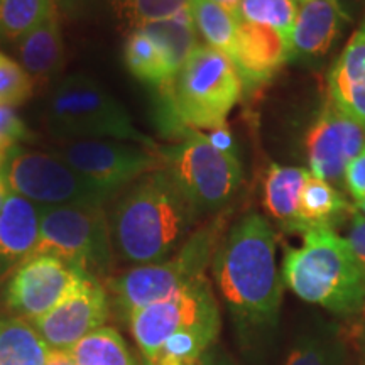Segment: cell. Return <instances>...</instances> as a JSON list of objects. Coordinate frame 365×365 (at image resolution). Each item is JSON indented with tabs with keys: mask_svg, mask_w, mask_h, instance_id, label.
Wrapping results in <instances>:
<instances>
[{
	"mask_svg": "<svg viewBox=\"0 0 365 365\" xmlns=\"http://www.w3.org/2000/svg\"><path fill=\"white\" fill-rule=\"evenodd\" d=\"M217 287L242 339L261 340L277 325L282 276L276 264V234L261 213H247L223 235L212 259Z\"/></svg>",
	"mask_w": 365,
	"mask_h": 365,
	"instance_id": "1",
	"label": "cell"
},
{
	"mask_svg": "<svg viewBox=\"0 0 365 365\" xmlns=\"http://www.w3.org/2000/svg\"><path fill=\"white\" fill-rule=\"evenodd\" d=\"M198 217L166 168H156L130 182L113 207L112 245L125 262H161L185 244Z\"/></svg>",
	"mask_w": 365,
	"mask_h": 365,
	"instance_id": "2",
	"label": "cell"
},
{
	"mask_svg": "<svg viewBox=\"0 0 365 365\" xmlns=\"http://www.w3.org/2000/svg\"><path fill=\"white\" fill-rule=\"evenodd\" d=\"M282 282L296 296L339 317H355L365 304V277L349 244L330 227L309 228L299 247L287 249Z\"/></svg>",
	"mask_w": 365,
	"mask_h": 365,
	"instance_id": "3",
	"label": "cell"
},
{
	"mask_svg": "<svg viewBox=\"0 0 365 365\" xmlns=\"http://www.w3.org/2000/svg\"><path fill=\"white\" fill-rule=\"evenodd\" d=\"M53 135L78 140H122L154 148L132 124L125 107L97 80L83 73L66 76L54 86L46 107Z\"/></svg>",
	"mask_w": 365,
	"mask_h": 365,
	"instance_id": "4",
	"label": "cell"
},
{
	"mask_svg": "<svg viewBox=\"0 0 365 365\" xmlns=\"http://www.w3.org/2000/svg\"><path fill=\"white\" fill-rule=\"evenodd\" d=\"M171 113L180 127L213 130L240 102L244 85L227 54L198 44L178 70L170 86Z\"/></svg>",
	"mask_w": 365,
	"mask_h": 365,
	"instance_id": "5",
	"label": "cell"
},
{
	"mask_svg": "<svg viewBox=\"0 0 365 365\" xmlns=\"http://www.w3.org/2000/svg\"><path fill=\"white\" fill-rule=\"evenodd\" d=\"M223 222L215 220L191 234L178 252L161 262L135 266L108 279L117 312L129 319L139 309L175 296L205 276L222 239Z\"/></svg>",
	"mask_w": 365,
	"mask_h": 365,
	"instance_id": "6",
	"label": "cell"
},
{
	"mask_svg": "<svg viewBox=\"0 0 365 365\" xmlns=\"http://www.w3.org/2000/svg\"><path fill=\"white\" fill-rule=\"evenodd\" d=\"M180 143L159 150L164 168L198 215L217 212L240 188L239 158L213 148L202 132L190 127H180Z\"/></svg>",
	"mask_w": 365,
	"mask_h": 365,
	"instance_id": "7",
	"label": "cell"
},
{
	"mask_svg": "<svg viewBox=\"0 0 365 365\" xmlns=\"http://www.w3.org/2000/svg\"><path fill=\"white\" fill-rule=\"evenodd\" d=\"M0 173L11 193L39 207H103L115 195L73 170L53 150L16 145L4 156Z\"/></svg>",
	"mask_w": 365,
	"mask_h": 365,
	"instance_id": "8",
	"label": "cell"
},
{
	"mask_svg": "<svg viewBox=\"0 0 365 365\" xmlns=\"http://www.w3.org/2000/svg\"><path fill=\"white\" fill-rule=\"evenodd\" d=\"M36 255H54L93 276L107 274L113 245L103 207L41 208L39 239L31 257Z\"/></svg>",
	"mask_w": 365,
	"mask_h": 365,
	"instance_id": "9",
	"label": "cell"
},
{
	"mask_svg": "<svg viewBox=\"0 0 365 365\" xmlns=\"http://www.w3.org/2000/svg\"><path fill=\"white\" fill-rule=\"evenodd\" d=\"M127 322L144 360H153L175 333L195 327L220 325V309L212 284L203 276L171 298L139 309Z\"/></svg>",
	"mask_w": 365,
	"mask_h": 365,
	"instance_id": "10",
	"label": "cell"
},
{
	"mask_svg": "<svg viewBox=\"0 0 365 365\" xmlns=\"http://www.w3.org/2000/svg\"><path fill=\"white\" fill-rule=\"evenodd\" d=\"M88 274L54 255H36L16 269L7 284L6 303L16 317L31 323L51 312Z\"/></svg>",
	"mask_w": 365,
	"mask_h": 365,
	"instance_id": "11",
	"label": "cell"
},
{
	"mask_svg": "<svg viewBox=\"0 0 365 365\" xmlns=\"http://www.w3.org/2000/svg\"><path fill=\"white\" fill-rule=\"evenodd\" d=\"M53 153L80 175L113 193L156 170L158 164L156 154L144 145L122 140H75Z\"/></svg>",
	"mask_w": 365,
	"mask_h": 365,
	"instance_id": "12",
	"label": "cell"
},
{
	"mask_svg": "<svg viewBox=\"0 0 365 365\" xmlns=\"http://www.w3.org/2000/svg\"><path fill=\"white\" fill-rule=\"evenodd\" d=\"M309 173L339 185L346 166L365 149V127L335 107L330 100L319 108L304 139Z\"/></svg>",
	"mask_w": 365,
	"mask_h": 365,
	"instance_id": "13",
	"label": "cell"
},
{
	"mask_svg": "<svg viewBox=\"0 0 365 365\" xmlns=\"http://www.w3.org/2000/svg\"><path fill=\"white\" fill-rule=\"evenodd\" d=\"M108 294L97 276L88 274L51 312L31 322L49 350L70 352L73 345L107 322Z\"/></svg>",
	"mask_w": 365,
	"mask_h": 365,
	"instance_id": "14",
	"label": "cell"
},
{
	"mask_svg": "<svg viewBox=\"0 0 365 365\" xmlns=\"http://www.w3.org/2000/svg\"><path fill=\"white\" fill-rule=\"evenodd\" d=\"M230 61L245 88H257L276 76L291 59V48L276 31L266 26L239 22V33Z\"/></svg>",
	"mask_w": 365,
	"mask_h": 365,
	"instance_id": "15",
	"label": "cell"
},
{
	"mask_svg": "<svg viewBox=\"0 0 365 365\" xmlns=\"http://www.w3.org/2000/svg\"><path fill=\"white\" fill-rule=\"evenodd\" d=\"M349 16L340 0H303L291 34V58H318L340 38Z\"/></svg>",
	"mask_w": 365,
	"mask_h": 365,
	"instance_id": "16",
	"label": "cell"
},
{
	"mask_svg": "<svg viewBox=\"0 0 365 365\" xmlns=\"http://www.w3.org/2000/svg\"><path fill=\"white\" fill-rule=\"evenodd\" d=\"M327 85L328 100L365 127V21L331 65Z\"/></svg>",
	"mask_w": 365,
	"mask_h": 365,
	"instance_id": "17",
	"label": "cell"
},
{
	"mask_svg": "<svg viewBox=\"0 0 365 365\" xmlns=\"http://www.w3.org/2000/svg\"><path fill=\"white\" fill-rule=\"evenodd\" d=\"M41 208L19 195H9L0 210V277L33 254L39 239Z\"/></svg>",
	"mask_w": 365,
	"mask_h": 365,
	"instance_id": "18",
	"label": "cell"
},
{
	"mask_svg": "<svg viewBox=\"0 0 365 365\" xmlns=\"http://www.w3.org/2000/svg\"><path fill=\"white\" fill-rule=\"evenodd\" d=\"M17 54L19 65L33 80H51L61 71L65 63V44L56 11L33 31L22 36Z\"/></svg>",
	"mask_w": 365,
	"mask_h": 365,
	"instance_id": "19",
	"label": "cell"
},
{
	"mask_svg": "<svg viewBox=\"0 0 365 365\" xmlns=\"http://www.w3.org/2000/svg\"><path fill=\"white\" fill-rule=\"evenodd\" d=\"M312 173L304 168L271 164L264 180V207L287 232H299L301 191Z\"/></svg>",
	"mask_w": 365,
	"mask_h": 365,
	"instance_id": "20",
	"label": "cell"
},
{
	"mask_svg": "<svg viewBox=\"0 0 365 365\" xmlns=\"http://www.w3.org/2000/svg\"><path fill=\"white\" fill-rule=\"evenodd\" d=\"M354 207L339 193L330 182L309 175L307 185L301 191L299 200V234L317 227H330L341 220L346 213H352Z\"/></svg>",
	"mask_w": 365,
	"mask_h": 365,
	"instance_id": "21",
	"label": "cell"
},
{
	"mask_svg": "<svg viewBox=\"0 0 365 365\" xmlns=\"http://www.w3.org/2000/svg\"><path fill=\"white\" fill-rule=\"evenodd\" d=\"M49 346L29 322L0 317V365H44Z\"/></svg>",
	"mask_w": 365,
	"mask_h": 365,
	"instance_id": "22",
	"label": "cell"
},
{
	"mask_svg": "<svg viewBox=\"0 0 365 365\" xmlns=\"http://www.w3.org/2000/svg\"><path fill=\"white\" fill-rule=\"evenodd\" d=\"M124 58L127 68L137 80L164 91L170 90L176 76L175 71L171 70L161 48L140 29H135L127 39Z\"/></svg>",
	"mask_w": 365,
	"mask_h": 365,
	"instance_id": "23",
	"label": "cell"
},
{
	"mask_svg": "<svg viewBox=\"0 0 365 365\" xmlns=\"http://www.w3.org/2000/svg\"><path fill=\"white\" fill-rule=\"evenodd\" d=\"M139 29L161 48L175 75L198 46L191 9H186L173 19L148 22Z\"/></svg>",
	"mask_w": 365,
	"mask_h": 365,
	"instance_id": "24",
	"label": "cell"
},
{
	"mask_svg": "<svg viewBox=\"0 0 365 365\" xmlns=\"http://www.w3.org/2000/svg\"><path fill=\"white\" fill-rule=\"evenodd\" d=\"M68 354L75 365H135L125 340L112 327L91 331Z\"/></svg>",
	"mask_w": 365,
	"mask_h": 365,
	"instance_id": "25",
	"label": "cell"
},
{
	"mask_svg": "<svg viewBox=\"0 0 365 365\" xmlns=\"http://www.w3.org/2000/svg\"><path fill=\"white\" fill-rule=\"evenodd\" d=\"M344 341L335 327H319L299 333L284 365H341Z\"/></svg>",
	"mask_w": 365,
	"mask_h": 365,
	"instance_id": "26",
	"label": "cell"
},
{
	"mask_svg": "<svg viewBox=\"0 0 365 365\" xmlns=\"http://www.w3.org/2000/svg\"><path fill=\"white\" fill-rule=\"evenodd\" d=\"M190 9L198 34L208 46L230 56L239 33V19L212 0H191Z\"/></svg>",
	"mask_w": 365,
	"mask_h": 365,
	"instance_id": "27",
	"label": "cell"
},
{
	"mask_svg": "<svg viewBox=\"0 0 365 365\" xmlns=\"http://www.w3.org/2000/svg\"><path fill=\"white\" fill-rule=\"evenodd\" d=\"M298 14L296 0H242L239 21L276 31L291 48V34Z\"/></svg>",
	"mask_w": 365,
	"mask_h": 365,
	"instance_id": "28",
	"label": "cell"
},
{
	"mask_svg": "<svg viewBox=\"0 0 365 365\" xmlns=\"http://www.w3.org/2000/svg\"><path fill=\"white\" fill-rule=\"evenodd\" d=\"M53 12V0H0V36L19 41Z\"/></svg>",
	"mask_w": 365,
	"mask_h": 365,
	"instance_id": "29",
	"label": "cell"
},
{
	"mask_svg": "<svg viewBox=\"0 0 365 365\" xmlns=\"http://www.w3.org/2000/svg\"><path fill=\"white\" fill-rule=\"evenodd\" d=\"M34 91V80L19 63L0 53V103L11 107L24 103Z\"/></svg>",
	"mask_w": 365,
	"mask_h": 365,
	"instance_id": "30",
	"label": "cell"
},
{
	"mask_svg": "<svg viewBox=\"0 0 365 365\" xmlns=\"http://www.w3.org/2000/svg\"><path fill=\"white\" fill-rule=\"evenodd\" d=\"M132 17L140 26L166 21L190 9V0H127Z\"/></svg>",
	"mask_w": 365,
	"mask_h": 365,
	"instance_id": "31",
	"label": "cell"
},
{
	"mask_svg": "<svg viewBox=\"0 0 365 365\" xmlns=\"http://www.w3.org/2000/svg\"><path fill=\"white\" fill-rule=\"evenodd\" d=\"M31 137L27 125L22 122L16 108L7 103H0V158L16 145H21Z\"/></svg>",
	"mask_w": 365,
	"mask_h": 365,
	"instance_id": "32",
	"label": "cell"
},
{
	"mask_svg": "<svg viewBox=\"0 0 365 365\" xmlns=\"http://www.w3.org/2000/svg\"><path fill=\"white\" fill-rule=\"evenodd\" d=\"M352 250L355 262L365 277V217L360 215L357 210L350 213V225L346 228V237H344Z\"/></svg>",
	"mask_w": 365,
	"mask_h": 365,
	"instance_id": "33",
	"label": "cell"
},
{
	"mask_svg": "<svg viewBox=\"0 0 365 365\" xmlns=\"http://www.w3.org/2000/svg\"><path fill=\"white\" fill-rule=\"evenodd\" d=\"M344 185L355 202L365 198V149L346 166Z\"/></svg>",
	"mask_w": 365,
	"mask_h": 365,
	"instance_id": "34",
	"label": "cell"
},
{
	"mask_svg": "<svg viewBox=\"0 0 365 365\" xmlns=\"http://www.w3.org/2000/svg\"><path fill=\"white\" fill-rule=\"evenodd\" d=\"M205 137H207L208 143L212 144L213 148L222 150V153L237 154L234 135H232V132L227 125H222V127H218V129L210 130V134H205Z\"/></svg>",
	"mask_w": 365,
	"mask_h": 365,
	"instance_id": "35",
	"label": "cell"
},
{
	"mask_svg": "<svg viewBox=\"0 0 365 365\" xmlns=\"http://www.w3.org/2000/svg\"><path fill=\"white\" fill-rule=\"evenodd\" d=\"M355 317H357V319H355V325L352 328V340L355 350H357L360 365H365V304Z\"/></svg>",
	"mask_w": 365,
	"mask_h": 365,
	"instance_id": "36",
	"label": "cell"
},
{
	"mask_svg": "<svg viewBox=\"0 0 365 365\" xmlns=\"http://www.w3.org/2000/svg\"><path fill=\"white\" fill-rule=\"evenodd\" d=\"M200 365H234V362L225 354L218 352L217 349L212 346V349L205 352L202 360H200Z\"/></svg>",
	"mask_w": 365,
	"mask_h": 365,
	"instance_id": "37",
	"label": "cell"
},
{
	"mask_svg": "<svg viewBox=\"0 0 365 365\" xmlns=\"http://www.w3.org/2000/svg\"><path fill=\"white\" fill-rule=\"evenodd\" d=\"M44 365H75L71 355L63 350H49L48 359H46Z\"/></svg>",
	"mask_w": 365,
	"mask_h": 365,
	"instance_id": "38",
	"label": "cell"
},
{
	"mask_svg": "<svg viewBox=\"0 0 365 365\" xmlns=\"http://www.w3.org/2000/svg\"><path fill=\"white\" fill-rule=\"evenodd\" d=\"M212 2H215L217 6L223 7L227 12H230L232 16L239 19V11H240V2H242V0H212Z\"/></svg>",
	"mask_w": 365,
	"mask_h": 365,
	"instance_id": "39",
	"label": "cell"
},
{
	"mask_svg": "<svg viewBox=\"0 0 365 365\" xmlns=\"http://www.w3.org/2000/svg\"><path fill=\"white\" fill-rule=\"evenodd\" d=\"M4 158H0V163H2ZM9 195H11V191H9L6 181H4L2 178V173H0V210L4 208V205H6Z\"/></svg>",
	"mask_w": 365,
	"mask_h": 365,
	"instance_id": "40",
	"label": "cell"
},
{
	"mask_svg": "<svg viewBox=\"0 0 365 365\" xmlns=\"http://www.w3.org/2000/svg\"><path fill=\"white\" fill-rule=\"evenodd\" d=\"M355 210H357L360 215L365 217V198L360 200V202H355Z\"/></svg>",
	"mask_w": 365,
	"mask_h": 365,
	"instance_id": "41",
	"label": "cell"
},
{
	"mask_svg": "<svg viewBox=\"0 0 365 365\" xmlns=\"http://www.w3.org/2000/svg\"><path fill=\"white\" fill-rule=\"evenodd\" d=\"M143 365H149V364H148V362H145V360H144V362H143Z\"/></svg>",
	"mask_w": 365,
	"mask_h": 365,
	"instance_id": "42",
	"label": "cell"
},
{
	"mask_svg": "<svg viewBox=\"0 0 365 365\" xmlns=\"http://www.w3.org/2000/svg\"><path fill=\"white\" fill-rule=\"evenodd\" d=\"M296 2H303V0H296Z\"/></svg>",
	"mask_w": 365,
	"mask_h": 365,
	"instance_id": "43",
	"label": "cell"
},
{
	"mask_svg": "<svg viewBox=\"0 0 365 365\" xmlns=\"http://www.w3.org/2000/svg\"><path fill=\"white\" fill-rule=\"evenodd\" d=\"M190 2H191V0H190Z\"/></svg>",
	"mask_w": 365,
	"mask_h": 365,
	"instance_id": "44",
	"label": "cell"
}]
</instances>
